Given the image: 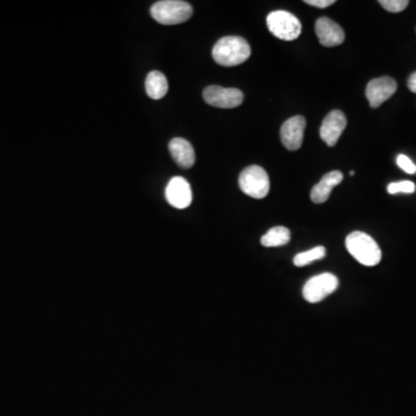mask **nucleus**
<instances>
[{"label": "nucleus", "instance_id": "17", "mask_svg": "<svg viewBox=\"0 0 416 416\" xmlns=\"http://www.w3.org/2000/svg\"><path fill=\"white\" fill-rule=\"evenodd\" d=\"M325 256H326V250L324 246H316L314 249L297 253L296 256L294 257V265L297 267L307 266L316 260L323 259Z\"/></svg>", "mask_w": 416, "mask_h": 416}, {"label": "nucleus", "instance_id": "18", "mask_svg": "<svg viewBox=\"0 0 416 416\" xmlns=\"http://www.w3.org/2000/svg\"><path fill=\"white\" fill-rule=\"evenodd\" d=\"M415 184L410 181L394 182L387 186V192L390 195H398V193H414L415 192Z\"/></svg>", "mask_w": 416, "mask_h": 416}, {"label": "nucleus", "instance_id": "14", "mask_svg": "<svg viewBox=\"0 0 416 416\" xmlns=\"http://www.w3.org/2000/svg\"><path fill=\"white\" fill-rule=\"evenodd\" d=\"M169 152L175 162L181 168L189 169L195 164V150L188 140L183 138H174L169 143Z\"/></svg>", "mask_w": 416, "mask_h": 416}, {"label": "nucleus", "instance_id": "6", "mask_svg": "<svg viewBox=\"0 0 416 416\" xmlns=\"http://www.w3.org/2000/svg\"><path fill=\"white\" fill-rule=\"evenodd\" d=\"M339 280L332 273H321L307 280L303 287V297L309 303H318L338 289Z\"/></svg>", "mask_w": 416, "mask_h": 416}, {"label": "nucleus", "instance_id": "4", "mask_svg": "<svg viewBox=\"0 0 416 416\" xmlns=\"http://www.w3.org/2000/svg\"><path fill=\"white\" fill-rule=\"evenodd\" d=\"M239 185L249 197L264 199L270 192V177L264 168L250 166L239 175Z\"/></svg>", "mask_w": 416, "mask_h": 416}, {"label": "nucleus", "instance_id": "5", "mask_svg": "<svg viewBox=\"0 0 416 416\" xmlns=\"http://www.w3.org/2000/svg\"><path fill=\"white\" fill-rule=\"evenodd\" d=\"M266 22L269 31L282 41H294L302 31L300 20L287 10H274L267 15Z\"/></svg>", "mask_w": 416, "mask_h": 416}, {"label": "nucleus", "instance_id": "1", "mask_svg": "<svg viewBox=\"0 0 416 416\" xmlns=\"http://www.w3.org/2000/svg\"><path fill=\"white\" fill-rule=\"evenodd\" d=\"M211 56L218 65L225 67L241 65L251 56V47L241 36H225L216 42Z\"/></svg>", "mask_w": 416, "mask_h": 416}, {"label": "nucleus", "instance_id": "13", "mask_svg": "<svg viewBox=\"0 0 416 416\" xmlns=\"http://www.w3.org/2000/svg\"><path fill=\"white\" fill-rule=\"evenodd\" d=\"M342 179H344V175H342V171H330V173L325 175L324 177L321 178V182H319L318 184L314 185L312 190H311V200H312L314 204H323V202H328V197L331 195L332 190H333L337 185L340 184Z\"/></svg>", "mask_w": 416, "mask_h": 416}, {"label": "nucleus", "instance_id": "21", "mask_svg": "<svg viewBox=\"0 0 416 416\" xmlns=\"http://www.w3.org/2000/svg\"><path fill=\"white\" fill-rule=\"evenodd\" d=\"M335 3V0H307L305 1L307 5L318 7V8H326V7L331 6Z\"/></svg>", "mask_w": 416, "mask_h": 416}, {"label": "nucleus", "instance_id": "20", "mask_svg": "<svg viewBox=\"0 0 416 416\" xmlns=\"http://www.w3.org/2000/svg\"><path fill=\"white\" fill-rule=\"evenodd\" d=\"M397 164L400 169H403L407 174H416V166L413 161L410 160V157L400 154L399 157H397Z\"/></svg>", "mask_w": 416, "mask_h": 416}, {"label": "nucleus", "instance_id": "12", "mask_svg": "<svg viewBox=\"0 0 416 416\" xmlns=\"http://www.w3.org/2000/svg\"><path fill=\"white\" fill-rule=\"evenodd\" d=\"M314 29L321 45L328 48L342 45L345 41V31L330 17H319Z\"/></svg>", "mask_w": 416, "mask_h": 416}, {"label": "nucleus", "instance_id": "7", "mask_svg": "<svg viewBox=\"0 0 416 416\" xmlns=\"http://www.w3.org/2000/svg\"><path fill=\"white\" fill-rule=\"evenodd\" d=\"M205 102L221 109H232L239 106L244 99V94L237 88H223L220 86H208L202 93Z\"/></svg>", "mask_w": 416, "mask_h": 416}, {"label": "nucleus", "instance_id": "10", "mask_svg": "<svg viewBox=\"0 0 416 416\" xmlns=\"http://www.w3.org/2000/svg\"><path fill=\"white\" fill-rule=\"evenodd\" d=\"M346 125H347V120L345 113L340 110H332L321 123V130H319L321 140L328 146H335L339 138L342 137V132L345 131Z\"/></svg>", "mask_w": 416, "mask_h": 416}, {"label": "nucleus", "instance_id": "2", "mask_svg": "<svg viewBox=\"0 0 416 416\" xmlns=\"http://www.w3.org/2000/svg\"><path fill=\"white\" fill-rule=\"evenodd\" d=\"M348 253L363 266L378 265L382 260V250L371 236L363 232H354L346 239Z\"/></svg>", "mask_w": 416, "mask_h": 416}, {"label": "nucleus", "instance_id": "11", "mask_svg": "<svg viewBox=\"0 0 416 416\" xmlns=\"http://www.w3.org/2000/svg\"><path fill=\"white\" fill-rule=\"evenodd\" d=\"M166 198L173 207L184 209L191 205L192 190L191 185L185 178H171L166 188Z\"/></svg>", "mask_w": 416, "mask_h": 416}, {"label": "nucleus", "instance_id": "22", "mask_svg": "<svg viewBox=\"0 0 416 416\" xmlns=\"http://www.w3.org/2000/svg\"><path fill=\"white\" fill-rule=\"evenodd\" d=\"M407 85H408V88L410 89V92L415 93L416 94V72L410 75L408 81H407Z\"/></svg>", "mask_w": 416, "mask_h": 416}, {"label": "nucleus", "instance_id": "3", "mask_svg": "<svg viewBox=\"0 0 416 416\" xmlns=\"http://www.w3.org/2000/svg\"><path fill=\"white\" fill-rule=\"evenodd\" d=\"M150 14L159 24L171 26L190 20L193 8L190 3L182 0H162L150 7Z\"/></svg>", "mask_w": 416, "mask_h": 416}, {"label": "nucleus", "instance_id": "16", "mask_svg": "<svg viewBox=\"0 0 416 416\" xmlns=\"http://www.w3.org/2000/svg\"><path fill=\"white\" fill-rule=\"evenodd\" d=\"M289 241L290 230L282 225H278V227L270 229L260 239L262 244L266 248L286 246Z\"/></svg>", "mask_w": 416, "mask_h": 416}, {"label": "nucleus", "instance_id": "9", "mask_svg": "<svg viewBox=\"0 0 416 416\" xmlns=\"http://www.w3.org/2000/svg\"><path fill=\"white\" fill-rule=\"evenodd\" d=\"M307 120L303 116H294L286 120L280 130V137L287 150H300L303 143Z\"/></svg>", "mask_w": 416, "mask_h": 416}, {"label": "nucleus", "instance_id": "15", "mask_svg": "<svg viewBox=\"0 0 416 416\" xmlns=\"http://www.w3.org/2000/svg\"><path fill=\"white\" fill-rule=\"evenodd\" d=\"M145 87L147 95L150 96V99H161L167 95L169 85L166 75L162 72L152 71L147 75Z\"/></svg>", "mask_w": 416, "mask_h": 416}, {"label": "nucleus", "instance_id": "8", "mask_svg": "<svg viewBox=\"0 0 416 416\" xmlns=\"http://www.w3.org/2000/svg\"><path fill=\"white\" fill-rule=\"evenodd\" d=\"M397 82L390 77L372 79L365 88V96L372 108H378L397 92Z\"/></svg>", "mask_w": 416, "mask_h": 416}, {"label": "nucleus", "instance_id": "23", "mask_svg": "<svg viewBox=\"0 0 416 416\" xmlns=\"http://www.w3.org/2000/svg\"><path fill=\"white\" fill-rule=\"evenodd\" d=\"M349 175H351V176H354V175H355L354 171L351 170V173H349Z\"/></svg>", "mask_w": 416, "mask_h": 416}, {"label": "nucleus", "instance_id": "19", "mask_svg": "<svg viewBox=\"0 0 416 416\" xmlns=\"http://www.w3.org/2000/svg\"><path fill=\"white\" fill-rule=\"evenodd\" d=\"M379 3L385 8L387 12L391 13H399L403 12L407 6H408V1L407 0H381Z\"/></svg>", "mask_w": 416, "mask_h": 416}]
</instances>
